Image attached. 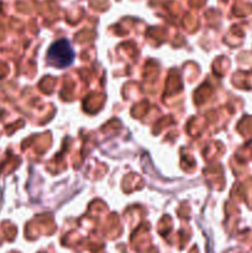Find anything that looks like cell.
Wrapping results in <instances>:
<instances>
[{
  "label": "cell",
  "instance_id": "cell-1",
  "mask_svg": "<svg viewBox=\"0 0 252 253\" xmlns=\"http://www.w3.org/2000/svg\"><path fill=\"white\" fill-rule=\"evenodd\" d=\"M46 59L49 66L58 69H64L73 64L74 59H76V52L68 40L61 39L58 41H54L49 46Z\"/></svg>",
  "mask_w": 252,
  "mask_h": 253
}]
</instances>
